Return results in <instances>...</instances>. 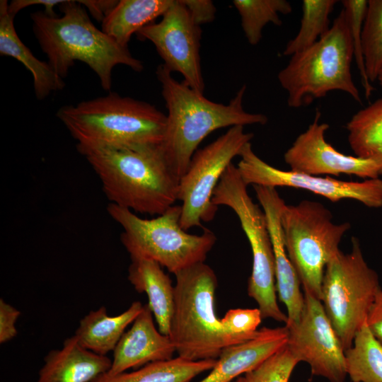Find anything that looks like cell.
<instances>
[{"instance_id": "1", "label": "cell", "mask_w": 382, "mask_h": 382, "mask_svg": "<svg viewBox=\"0 0 382 382\" xmlns=\"http://www.w3.org/2000/svg\"><path fill=\"white\" fill-rule=\"evenodd\" d=\"M98 176L110 203L161 215L178 199L180 178L161 144L79 149Z\"/></svg>"}, {"instance_id": "2", "label": "cell", "mask_w": 382, "mask_h": 382, "mask_svg": "<svg viewBox=\"0 0 382 382\" xmlns=\"http://www.w3.org/2000/svg\"><path fill=\"white\" fill-rule=\"evenodd\" d=\"M156 74L168 110L161 146L168 163L179 178L187 171L199 144L212 132L226 127L267 122L266 115L244 110L245 85L225 105L211 101L184 81H178L163 64L157 67Z\"/></svg>"}, {"instance_id": "3", "label": "cell", "mask_w": 382, "mask_h": 382, "mask_svg": "<svg viewBox=\"0 0 382 382\" xmlns=\"http://www.w3.org/2000/svg\"><path fill=\"white\" fill-rule=\"evenodd\" d=\"M59 9V17L44 11L30 15L33 33L59 77H66L74 62L80 61L96 74L102 88L110 91L115 66L124 64L137 72L143 70L142 62L128 48L94 25L79 1L63 0Z\"/></svg>"}, {"instance_id": "4", "label": "cell", "mask_w": 382, "mask_h": 382, "mask_svg": "<svg viewBox=\"0 0 382 382\" xmlns=\"http://www.w3.org/2000/svg\"><path fill=\"white\" fill-rule=\"evenodd\" d=\"M57 117L77 141V150L161 144L167 122L154 105L116 93L63 106Z\"/></svg>"}, {"instance_id": "5", "label": "cell", "mask_w": 382, "mask_h": 382, "mask_svg": "<svg viewBox=\"0 0 382 382\" xmlns=\"http://www.w3.org/2000/svg\"><path fill=\"white\" fill-rule=\"evenodd\" d=\"M175 275L168 336L178 357L190 361L217 359L224 348L249 340L227 332L216 317L217 278L208 265L197 263Z\"/></svg>"}, {"instance_id": "6", "label": "cell", "mask_w": 382, "mask_h": 382, "mask_svg": "<svg viewBox=\"0 0 382 382\" xmlns=\"http://www.w3.org/2000/svg\"><path fill=\"white\" fill-rule=\"evenodd\" d=\"M353 57L352 35L342 9L316 43L292 55L279 72L278 81L288 94V106L307 105L332 91L345 92L361 103L351 73Z\"/></svg>"}, {"instance_id": "7", "label": "cell", "mask_w": 382, "mask_h": 382, "mask_svg": "<svg viewBox=\"0 0 382 382\" xmlns=\"http://www.w3.org/2000/svg\"><path fill=\"white\" fill-rule=\"evenodd\" d=\"M107 210L122 228L121 242L131 258L154 260L174 274L204 262L216 241L207 228L200 235L187 233L180 226L181 205H173L151 219L111 203Z\"/></svg>"}, {"instance_id": "8", "label": "cell", "mask_w": 382, "mask_h": 382, "mask_svg": "<svg viewBox=\"0 0 382 382\" xmlns=\"http://www.w3.org/2000/svg\"><path fill=\"white\" fill-rule=\"evenodd\" d=\"M281 227L287 255L303 291L320 300L326 265L340 250V241L351 224H335L323 204L303 200L285 205Z\"/></svg>"}, {"instance_id": "9", "label": "cell", "mask_w": 382, "mask_h": 382, "mask_svg": "<svg viewBox=\"0 0 382 382\" xmlns=\"http://www.w3.org/2000/svg\"><path fill=\"white\" fill-rule=\"evenodd\" d=\"M216 205H225L233 209L249 241L253 266L248 281L247 291L258 305L262 318L287 322L277 301L275 262L272 243L265 214L253 202L247 191L237 167L228 166L216 185L212 198Z\"/></svg>"}, {"instance_id": "10", "label": "cell", "mask_w": 382, "mask_h": 382, "mask_svg": "<svg viewBox=\"0 0 382 382\" xmlns=\"http://www.w3.org/2000/svg\"><path fill=\"white\" fill-rule=\"evenodd\" d=\"M381 288L379 277L366 262L356 237L351 252L340 250L326 265L320 301L345 351L365 323Z\"/></svg>"}, {"instance_id": "11", "label": "cell", "mask_w": 382, "mask_h": 382, "mask_svg": "<svg viewBox=\"0 0 382 382\" xmlns=\"http://www.w3.org/2000/svg\"><path fill=\"white\" fill-rule=\"evenodd\" d=\"M253 137V133L245 132L243 126H233L195 151L178 184V199L182 202L180 226L185 231L202 227V221L214 218L218 207L212 202L213 192L232 159L240 155Z\"/></svg>"}, {"instance_id": "12", "label": "cell", "mask_w": 382, "mask_h": 382, "mask_svg": "<svg viewBox=\"0 0 382 382\" xmlns=\"http://www.w3.org/2000/svg\"><path fill=\"white\" fill-rule=\"evenodd\" d=\"M237 168L248 185L291 187L311 192L337 202L349 199L369 208L382 207V180L379 178L362 181H344L330 176L325 178L274 168L257 156L250 142L242 149Z\"/></svg>"}, {"instance_id": "13", "label": "cell", "mask_w": 382, "mask_h": 382, "mask_svg": "<svg viewBox=\"0 0 382 382\" xmlns=\"http://www.w3.org/2000/svg\"><path fill=\"white\" fill-rule=\"evenodd\" d=\"M136 34L154 45L166 69L180 73L187 85L203 93L199 57L202 30L181 0H174L160 21L144 26Z\"/></svg>"}, {"instance_id": "14", "label": "cell", "mask_w": 382, "mask_h": 382, "mask_svg": "<svg viewBox=\"0 0 382 382\" xmlns=\"http://www.w3.org/2000/svg\"><path fill=\"white\" fill-rule=\"evenodd\" d=\"M305 307L300 320L286 327V345L299 360L306 362L314 376L330 382H344L347 376L345 349L320 300L304 292Z\"/></svg>"}, {"instance_id": "15", "label": "cell", "mask_w": 382, "mask_h": 382, "mask_svg": "<svg viewBox=\"0 0 382 382\" xmlns=\"http://www.w3.org/2000/svg\"><path fill=\"white\" fill-rule=\"evenodd\" d=\"M316 111L313 121L299 134L284 155L290 170L311 175H355L363 180L379 178L378 168L370 160L340 153L326 141L329 125L319 123Z\"/></svg>"}, {"instance_id": "16", "label": "cell", "mask_w": 382, "mask_h": 382, "mask_svg": "<svg viewBox=\"0 0 382 382\" xmlns=\"http://www.w3.org/2000/svg\"><path fill=\"white\" fill-rule=\"evenodd\" d=\"M253 187L266 216L274 256L276 289L279 300L287 310L285 325L288 327L300 320L305 307V299L300 289V281L289 259L283 241L281 216L286 204L276 188L260 185Z\"/></svg>"}, {"instance_id": "17", "label": "cell", "mask_w": 382, "mask_h": 382, "mask_svg": "<svg viewBox=\"0 0 382 382\" xmlns=\"http://www.w3.org/2000/svg\"><path fill=\"white\" fill-rule=\"evenodd\" d=\"M175 352L170 337L156 328L153 313L145 304L113 350L111 367L106 373L117 375L151 362L169 360Z\"/></svg>"}, {"instance_id": "18", "label": "cell", "mask_w": 382, "mask_h": 382, "mask_svg": "<svg viewBox=\"0 0 382 382\" xmlns=\"http://www.w3.org/2000/svg\"><path fill=\"white\" fill-rule=\"evenodd\" d=\"M288 329L263 327L244 342L224 348L210 373L199 382H231L263 362L285 346Z\"/></svg>"}, {"instance_id": "19", "label": "cell", "mask_w": 382, "mask_h": 382, "mask_svg": "<svg viewBox=\"0 0 382 382\" xmlns=\"http://www.w3.org/2000/svg\"><path fill=\"white\" fill-rule=\"evenodd\" d=\"M37 382H91L111 367L112 360L83 347L75 335L66 338L62 347L45 356Z\"/></svg>"}, {"instance_id": "20", "label": "cell", "mask_w": 382, "mask_h": 382, "mask_svg": "<svg viewBox=\"0 0 382 382\" xmlns=\"http://www.w3.org/2000/svg\"><path fill=\"white\" fill-rule=\"evenodd\" d=\"M127 278L138 293L146 294L147 304L156 320L158 330L169 335L175 294L170 277L154 260L131 258Z\"/></svg>"}, {"instance_id": "21", "label": "cell", "mask_w": 382, "mask_h": 382, "mask_svg": "<svg viewBox=\"0 0 382 382\" xmlns=\"http://www.w3.org/2000/svg\"><path fill=\"white\" fill-rule=\"evenodd\" d=\"M8 7L6 0L0 1V54L16 59L30 71L35 96L43 100L52 91L63 89L65 83L48 62L38 59L23 44L15 29V16Z\"/></svg>"}, {"instance_id": "22", "label": "cell", "mask_w": 382, "mask_h": 382, "mask_svg": "<svg viewBox=\"0 0 382 382\" xmlns=\"http://www.w3.org/2000/svg\"><path fill=\"white\" fill-rule=\"evenodd\" d=\"M140 301H134L123 313L108 316L105 306L90 311L79 323L74 335L86 349L98 354L106 355L113 351L143 308Z\"/></svg>"}, {"instance_id": "23", "label": "cell", "mask_w": 382, "mask_h": 382, "mask_svg": "<svg viewBox=\"0 0 382 382\" xmlns=\"http://www.w3.org/2000/svg\"><path fill=\"white\" fill-rule=\"evenodd\" d=\"M174 0H120L102 21V30L128 48L132 35L162 16Z\"/></svg>"}, {"instance_id": "24", "label": "cell", "mask_w": 382, "mask_h": 382, "mask_svg": "<svg viewBox=\"0 0 382 382\" xmlns=\"http://www.w3.org/2000/svg\"><path fill=\"white\" fill-rule=\"evenodd\" d=\"M217 359L190 361L180 357L147 364L132 372L117 375L102 374L91 382H190L212 370Z\"/></svg>"}, {"instance_id": "25", "label": "cell", "mask_w": 382, "mask_h": 382, "mask_svg": "<svg viewBox=\"0 0 382 382\" xmlns=\"http://www.w3.org/2000/svg\"><path fill=\"white\" fill-rule=\"evenodd\" d=\"M346 129L355 156L374 162L382 175V98L355 113Z\"/></svg>"}, {"instance_id": "26", "label": "cell", "mask_w": 382, "mask_h": 382, "mask_svg": "<svg viewBox=\"0 0 382 382\" xmlns=\"http://www.w3.org/2000/svg\"><path fill=\"white\" fill-rule=\"evenodd\" d=\"M347 374L352 382H382V344L366 322L345 351Z\"/></svg>"}, {"instance_id": "27", "label": "cell", "mask_w": 382, "mask_h": 382, "mask_svg": "<svg viewBox=\"0 0 382 382\" xmlns=\"http://www.w3.org/2000/svg\"><path fill=\"white\" fill-rule=\"evenodd\" d=\"M241 27L248 42L255 45L262 38L263 28L269 23L281 25L279 14H289L292 8L286 0H234Z\"/></svg>"}, {"instance_id": "28", "label": "cell", "mask_w": 382, "mask_h": 382, "mask_svg": "<svg viewBox=\"0 0 382 382\" xmlns=\"http://www.w3.org/2000/svg\"><path fill=\"white\" fill-rule=\"evenodd\" d=\"M337 1L303 0L301 26L286 45L283 54L292 56L316 43L329 29V16Z\"/></svg>"}, {"instance_id": "29", "label": "cell", "mask_w": 382, "mask_h": 382, "mask_svg": "<svg viewBox=\"0 0 382 382\" xmlns=\"http://www.w3.org/2000/svg\"><path fill=\"white\" fill-rule=\"evenodd\" d=\"M361 47L366 75L374 82L382 67V0L368 1Z\"/></svg>"}, {"instance_id": "30", "label": "cell", "mask_w": 382, "mask_h": 382, "mask_svg": "<svg viewBox=\"0 0 382 382\" xmlns=\"http://www.w3.org/2000/svg\"><path fill=\"white\" fill-rule=\"evenodd\" d=\"M299 360L286 345L253 370L245 374L246 382H289Z\"/></svg>"}, {"instance_id": "31", "label": "cell", "mask_w": 382, "mask_h": 382, "mask_svg": "<svg viewBox=\"0 0 382 382\" xmlns=\"http://www.w3.org/2000/svg\"><path fill=\"white\" fill-rule=\"evenodd\" d=\"M343 10L348 21L358 69L360 73L361 83L364 88L365 96L369 98L374 90L366 72L364 58L361 47V32L366 16L368 1L366 0H343Z\"/></svg>"}, {"instance_id": "32", "label": "cell", "mask_w": 382, "mask_h": 382, "mask_svg": "<svg viewBox=\"0 0 382 382\" xmlns=\"http://www.w3.org/2000/svg\"><path fill=\"white\" fill-rule=\"evenodd\" d=\"M262 319L258 308H232L226 313L221 321L229 333L250 340L257 335Z\"/></svg>"}, {"instance_id": "33", "label": "cell", "mask_w": 382, "mask_h": 382, "mask_svg": "<svg viewBox=\"0 0 382 382\" xmlns=\"http://www.w3.org/2000/svg\"><path fill=\"white\" fill-rule=\"evenodd\" d=\"M21 311L0 299V343L3 344L14 338L18 331L16 328Z\"/></svg>"}, {"instance_id": "34", "label": "cell", "mask_w": 382, "mask_h": 382, "mask_svg": "<svg viewBox=\"0 0 382 382\" xmlns=\"http://www.w3.org/2000/svg\"><path fill=\"white\" fill-rule=\"evenodd\" d=\"M193 21L199 25L214 21L216 8L209 0H181Z\"/></svg>"}, {"instance_id": "35", "label": "cell", "mask_w": 382, "mask_h": 382, "mask_svg": "<svg viewBox=\"0 0 382 382\" xmlns=\"http://www.w3.org/2000/svg\"><path fill=\"white\" fill-rule=\"evenodd\" d=\"M366 324L373 335L382 344V288L376 295L367 315Z\"/></svg>"}, {"instance_id": "36", "label": "cell", "mask_w": 382, "mask_h": 382, "mask_svg": "<svg viewBox=\"0 0 382 382\" xmlns=\"http://www.w3.org/2000/svg\"><path fill=\"white\" fill-rule=\"evenodd\" d=\"M118 1L115 0H79L89 13L98 21H103Z\"/></svg>"}, {"instance_id": "37", "label": "cell", "mask_w": 382, "mask_h": 382, "mask_svg": "<svg viewBox=\"0 0 382 382\" xmlns=\"http://www.w3.org/2000/svg\"><path fill=\"white\" fill-rule=\"evenodd\" d=\"M378 81L379 82L380 85L382 87V67L381 68L378 74V76H377V79Z\"/></svg>"}, {"instance_id": "38", "label": "cell", "mask_w": 382, "mask_h": 382, "mask_svg": "<svg viewBox=\"0 0 382 382\" xmlns=\"http://www.w3.org/2000/svg\"><path fill=\"white\" fill-rule=\"evenodd\" d=\"M233 382H246V381L244 376L243 377L239 376Z\"/></svg>"}]
</instances>
